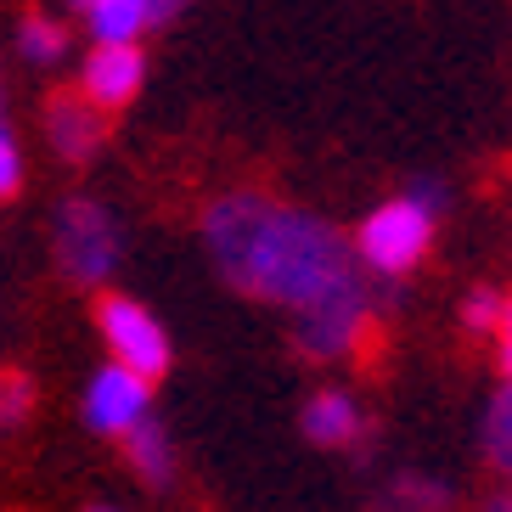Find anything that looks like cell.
<instances>
[{
    "label": "cell",
    "instance_id": "16",
    "mask_svg": "<svg viewBox=\"0 0 512 512\" xmlns=\"http://www.w3.org/2000/svg\"><path fill=\"white\" fill-rule=\"evenodd\" d=\"M0 394H6V411H12V422L29 417V406H34V383H29V377L0 372Z\"/></svg>",
    "mask_w": 512,
    "mask_h": 512
},
{
    "label": "cell",
    "instance_id": "8",
    "mask_svg": "<svg viewBox=\"0 0 512 512\" xmlns=\"http://www.w3.org/2000/svg\"><path fill=\"white\" fill-rule=\"evenodd\" d=\"M46 136H51V147H57V158H68V164L91 158L96 141H102V107H96L85 91L79 96H51Z\"/></svg>",
    "mask_w": 512,
    "mask_h": 512
},
{
    "label": "cell",
    "instance_id": "20",
    "mask_svg": "<svg viewBox=\"0 0 512 512\" xmlns=\"http://www.w3.org/2000/svg\"><path fill=\"white\" fill-rule=\"evenodd\" d=\"M484 512H512V490H501V496L490 501V507H484Z\"/></svg>",
    "mask_w": 512,
    "mask_h": 512
},
{
    "label": "cell",
    "instance_id": "18",
    "mask_svg": "<svg viewBox=\"0 0 512 512\" xmlns=\"http://www.w3.org/2000/svg\"><path fill=\"white\" fill-rule=\"evenodd\" d=\"M490 338H496V361H501V372L512 377V299H507V310H501V321H496V332H490Z\"/></svg>",
    "mask_w": 512,
    "mask_h": 512
},
{
    "label": "cell",
    "instance_id": "2",
    "mask_svg": "<svg viewBox=\"0 0 512 512\" xmlns=\"http://www.w3.org/2000/svg\"><path fill=\"white\" fill-rule=\"evenodd\" d=\"M428 242H434V197L411 192L366 214L361 237H355V254H361V265L372 276H406L422 265Z\"/></svg>",
    "mask_w": 512,
    "mask_h": 512
},
{
    "label": "cell",
    "instance_id": "24",
    "mask_svg": "<svg viewBox=\"0 0 512 512\" xmlns=\"http://www.w3.org/2000/svg\"><path fill=\"white\" fill-rule=\"evenodd\" d=\"M96 512H107V507H96Z\"/></svg>",
    "mask_w": 512,
    "mask_h": 512
},
{
    "label": "cell",
    "instance_id": "15",
    "mask_svg": "<svg viewBox=\"0 0 512 512\" xmlns=\"http://www.w3.org/2000/svg\"><path fill=\"white\" fill-rule=\"evenodd\" d=\"M501 310H507V299H501L496 287H479V293H467L462 299V327L467 332H496Z\"/></svg>",
    "mask_w": 512,
    "mask_h": 512
},
{
    "label": "cell",
    "instance_id": "21",
    "mask_svg": "<svg viewBox=\"0 0 512 512\" xmlns=\"http://www.w3.org/2000/svg\"><path fill=\"white\" fill-rule=\"evenodd\" d=\"M6 422H12V411H6V394H0V428H6Z\"/></svg>",
    "mask_w": 512,
    "mask_h": 512
},
{
    "label": "cell",
    "instance_id": "19",
    "mask_svg": "<svg viewBox=\"0 0 512 512\" xmlns=\"http://www.w3.org/2000/svg\"><path fill=\"white\" fill-rule=\"evenodd\" d=\"M181 6H186V0H152V23H169Z\"/></svg>",
    "mask_w": 512,
    "mask_h": 512
},
{
    "label": "cell",
    "instance_id": "23",
    "mask_svg": "<svg viewBox=\"0 0 512 512\" xmlns=\"http://www.w3.org/2000/svg\"><path fill=\"white\" fill-rule=\"evenodd\" d=\"M0 96H6V91H0ZM0 107H6V102H0Z\"/></svg>",
    "mask_w": 512,
    "mask_h": 512
},
{
    "label": "cell",
    "instance_id": "1",
    "mask_svg": "<svg viewBox=\"0 0 512 512\" xmlns=\"http://www.w3.org/2000/svg\"><path fill=\"white\" fill-rule=\"evenodd\" d=\"M203 248H209L214 271L237 293L282 304L293 316L366 287L361 254L321 214L287 209L265 192L214 197L209 214H203Z\"/></svg>",
    "mask_w": 512,
    "mask_h": 512
},
{
    "label": "cell",
    "instance_id": "14",
    "mask_svg": "<svg viewBox=\"0 0 512 512\" xmlns=\"http://www.w3.org/2000/svg\"><path fill=\"white\" fill-rule=\"evenodd\" d=\"M383 501H389L383 512H439L445 507V490L434 479H394L383 490Z\"/></svg>",
    "mask_w": 512,
    "mask_h": 512
},
{
    "label": "cell",
    "instance_id": "3",
    "mask_svg": "<svg viewBox=\"0 0 512 512\" xmlns=\"http://www.w3.org/2000/svg\"><path fill=\"white\" fill-rule=\"evenodd\" d=\"M119 220L102 209V203H91V197H68L57 209V265L68 282H107L113 276V265H119Z\"/></svg>",
    "mask_w": 512,
    "mask_h": 512
},
{
    "label": "cell",
    "instance_id": "13",
    "mask_svg": "<svg viewBox=\"0 0 512 512\" xmlns=\"http://www.w3.org/2000/svg\"><path fill=\"white\" fill-rule=\"evenodd\" d=\"M17 51H23V57L29 62H57L62 51H68V29H62L57 17H23V23H17Z\"/></svg>",
    "mask_w": 512,
    "mask_h": 512
},
{
    "label": "cell",
    "instance_id": "6",
    "mask_svg": "<svg viewBox=\"0 0 512 512\" xmlns=\"http://www.w3.org/2000/svg\"><path fill=\"white\" fill-rule=\"evenodd\" d=\"M366 327H372V287L338 293V299L316 304V310H299V321H293L299 349L321 355V361H344L349 349L366 338Z\"/></svg>",
    "mask_w": 512,
    "mask_h": 512
},
{
    "label": "cell",
    "instance_id": "11",
    "mask_svg": "<svg viewBox=\"0 0 512 512\" xmlns=\"http://www.w3.org/2000/svg\"><path fill=\"white\" fill-rule=\"evenodd\" d=\"M130 456H136V467H141V479L147 484H169L175 479V445H169V434H164V422H136L130 428Z\"/></svg>",
    "mask_w": 512,
    "mask_h": 512
},
{
    "label": "cell",
    "instance_id": "10",
    "mask_svg": "<svg viewBox=\"0 0 512 512\" xmlns=\"http://www.w3.org/2000/svg\"><path fill=\"white\" fill-rule=\"evenodd\" d=\"M85 23L107 46H136L141 34L152 29V0H91Z\"/></svg>",
    "mask_w": 512,
    "mask_h": 512
},
{
    "label": "cell",
    "instance_id": "4",
    "mask_svg": "<svg viewBox=\"0 0 512 512\" xmlns=\"http://www.w3.org/2000/svg\"><path fill=\"white\" fill-rule=\"evenodd\" d=\"M96 327H102V344L113 349V361L136 366L147 377H164L169 372V332L158 327L147 304L124 299V293H107L96 304Z\"/></svg>",
    "mask_w": 512,
    "mask_h": 512
},
{
    "label": "cell",
    "instance_id": "9",
    "mask_svg": "<svg viewBox=\"0 0 512 512\" xmlns=\"http://www.w3.org/2000/svg\"><path fill=\"white\" fill-rule=\"evenodd\" d=\"M304 434L316 439V445H327V451H349V445L366 434V411L355 406V394L321 389V394H310V406H304Z\"/></svg>",
    "mask_w": 512,
    "mask_h": 512
},
{
    "label": "cell",
    "instance_id": "5",
    "mask_svg": "<svg viewBox=\"0 0 512 512\" xmlns=\"http://www.w3.org/2000/svg\"><path fill=\"white\" fill-rule=\"evenodd\" d=\"M152 417V377L136 372V366H102L91 377V389H85V422H91L96 434L107 439H124L136 422Z\"/></svg>",
    "mask_w": 512,
    "mask_h": 512
},
{
    "label": "cell",
    "instance_id": "7",
    "mask_svg": "<svg viewBox=\"0 0 512 512\" xmlns=\"http://www.w3.org/2000/svg\"><path fill=\"white\" fill-rule=\"evenodd\" d=\"M141 79H147L141 40L136 46H107V40H96V51L79 68V91L91 96L102 113H113V107H130L141 96Z\"/></svg>",
    "mask_w": 512,
    "mask_h": 512
},
{
    "label": "cell",
    "instance_id": "12",
    "mask_svg": "<svg viewBox=\"0 0 512 512\" xmlns=\"http://www.w3.org/2000/svg\"><path fill=\"white\" fill-rule=\"evenodd\" d=\"M484 451H490V462H496V473L512 484V377L507 389L490 400V417H484Z\"/></svg>",
    "mask_w": 512,
    "mask_h": 512
},
{
    "label": "cell",
    "instance_id": "22",
    "mask_svg": "<svg viewBox=\"0 0 512 512\" xmlns=\"http://www.w3.org/2000/svg\"><path fill=\"white\" fill-rule=\"evenodd\" d=\"M68 6H79V12H85V6H91V0H68Z\"/></svg>",
    "mask_w": 512,
    "mask_h": 512
},
{
    "label": "cell",
    "instance_id": "17",
    "mask_svg": "<svg viewBox=\"0 0 512 512\" xmlns=\"http://www.w3.org/2000/svg\"><path fill=\"white\" fill-rule=\"evenodd\" d=\"M17 181H23V158H17V141L6 136V124H0V197H12Z\"/></svg>",
    "mask_w": 512,
    "mask_h": 512
}]
</instances>
